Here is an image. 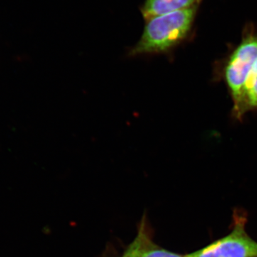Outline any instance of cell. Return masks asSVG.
Returning <instances> with one entry per match:
<instances>
[{
	"label": "cell",
	"instance_id": "1",
	"mask_svg": "<svg viewBox=\"0 0 257 257\" xmlns=\"http://www.w3.org/2000/svg\"><path fill=\"white\" fill-rule=\"evenodd\" d=\"M196 13L197 6L147 20L143 35L130 51V55L168 52L187 36Z\"/></svg>",
	"mask_w": 257,
	"mask_h": 257
},
{
	"label": "cell",
	"instance_id": "2",
	"mask_svg": "<svg viewBox=\"0 0 257 257\" xmlns=\"http://www.w3.org/2000/svg\"><path fill=\"white\" fill-rule=\"evenodd\" d=\"M256 62L257 36L250 35L236 47L225 67V80L234 101L236 116L244 114L245 89Z\"/></svg>",
	"mask_w": 257,
	"mask_h": 257
},
{
	"label": "cell",
	"instance_id": "3",
	"mask_svg": "<svg viewBox=\"0 0 257 257\" xmlns=\"http://www.w3.org/2000/svg\"><path fill=\"white\" fill-rule=\"evenodd\" d=\"M246 218H235L229 234L185 257H257V242L246 232Z\"/></svg>",
	"mask_w": 257,
	"mask_h": 257
},
{
	"label": "cell",
	"instance_id": "4",
	"mask_svg": "<svg viewBox=\"0 0 257 257\" xmlns=\"http://www.w3.org/2000/svg\"><path fill=\"white\" fill-rule=\"evenodd\" d=\"M130 257H185V255L169 251L161 247L153 241L145 219L140 224L138 234L126 251Z\"/></svg>",
	"mask_w": 257,
	"mask_h": 257
},
{
	"label": "cell",
	"instance_id": "5",
	"mask_svg": "<svg viewBox=\"0 0 257 257\" xmlns=\"http://www.w3.org/2000/svg\"><path fill=\"white\" fill-rule=\"evenodd\" d=\"M199 1L200 0H146L142 8V14L145 20H149L155 17L197 6Z\"/></svg>",
	"mask_w": 257,
	"mask_h": 257
},
{
	"label": "cell",
	"instance_id": "6",
	"mask_svg": "<svg viewBox=\"0 0 257 257\" xmlns=\"http://www.w3.org/2000/svg\"><path fill=\"white\" fill-rule=\"evenodd\" d=\"M257 108V62L246 83L244 95L245 111Z\"/></svg>",
	"mask_w": 257,
	"mask_h": 257
},
{
	"label": "cell",
	"instance_id": "7",
	"mask_svg": "<svg viewBox=\"0 0 257 257\" xmlns=\"http://www.w3.org/2000/svg\"><path fill=\"white\" fill-rule=\"evenodd\" d=\"M121 257H130V256H128L127 253H126V252H124V254H123L122 256H121Z\"/></svg>",
	"mask_w": 257,
	"mask_h": 257
}]
</instances>
